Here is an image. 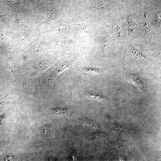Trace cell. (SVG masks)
I'll use <instances>...</instances> for the list:
<instances>
[{
    "mask_svg": "<svg viewBox=\"0 0 161 161\" xmlns=\"http://www.w3.org/2000/svg\"><path fill=\"white\" fill-rule=\"evenodd\" d=\"M124 70L126 73V80L137 86L142 91L145 92L147 86L143 79L139 75L129 67L126 66L124 67Z\"/></svg>",
    "mask_w": 161,
    "mask_h": 161,
    "instance_id": "6da1fadb",
    "label": "cell"
},
{
    "mask_svg": "<svg viewBox=\"0 0 161 161\" xmlns=\"http://www.w3.org/2000/svg\"><path fill=\"white\" fill-rule=\"evenodd\" d=\"M69 65V63L66 62H62L56 64L50 75L49 82H51L54 81L60 73L68 67Z\"/></svg>",
    "mask_w": 161,
    "mask_h": 161,
    "instance_id": "7a4b0ae2",
    "label": "cell"
},
{
    "mask_svg": "<svg viewBox=\"0 0 161 161\" xmlns=\"http://www.w3.org/2000/svg\"><path fill=\"white\" fill-rule=\"evenodd\" d=\"M51 114L61 117L66 118L71 114L72 109L70 108H51L50 110Z\"/></svg>",
    "mask_w": 161,
    "mask_h": 161,
    "instance_id": "3957f363",
    "label": "cell"
},
{
    "mask_svg": "<svg viewBox=\"0 0 161 161\" xmlns=\"http://www.w3.org/2000/svg\"><path fill=\"white\" fill-rule=\"evenodd\" d=\"M105 70V69L93 67H81L79 71L84 75H96L101 74Z\"/></svg>",
    "mask_w": 161,
    "mask_h": 161,
    "instance_id": "277c9868",
    "label": "cell"
},
{
    "mask_svg": "<svg viewBox=\"0 0 161 161\" xmlns=\"http://www.w3.org/2000/svg\"><path fill=\"white\" fill-rule=\"evenodd\" d=\"M8 69L12 73L15 79L16 78L17 73L16 61L13 56H10L8 59Z\"/></svg>",
    "mask_w": 161,
    "mask_h": 161,
    "instance_id": "5b68a950",
    "label": "cell"
},
{
    "mask_svg": "<svg viewBox=\"0 0 161 161\" xmlns=\"http://www.w3.org/2000/svg\"><path fill=\"white\" fill-rule=\"evenodd\" d=\"M85 94L87 97L96 100L102 101L106 99V98L104 96L94 91H87L86 92Z\"/></svg>",
    "mask_w": 161,
    "mask_h": 161,
    "instance_id": "8992f818",
    "label": "cell"
},
{
    "mask_svg": "<svg viewBox=\"0 0 161 161\" xmlns=\"http://www.w3.org/2000/svg\"><path fill=\"white\" fill-rule=\"evenodd\" d=\"M12 103V98L9 95L4 98H0V106L4 105L11 104Z\"/></svg>",
    "mask_w": 161,
    "mask_h": 161,
    "instance_id": "52a82bcc",
    "label": "cell"
},
{
    "mask_svg": "<svg viewBox=\"0 0 161 161\" xmlns=\"http://www.w3.org/2000/svg\"><path fill=\"white\" fill-rule=\"evenodd\" d=\"M50 127H46L44 129V133L45 134L47 133H50L51 132V130L50 129Z\"/></svg>",
    "mask_w": 161,
    "mask_h": 161,
    "instance_id": "ba28073f",
    "label": "cell"
}]
</instances>
